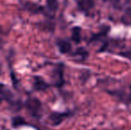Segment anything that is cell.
<instances>
[{
  "label": "cell",
  "instance_id": "cell-2",
  "mask_svg": "<svg viewBox=\"0 0 131 130\" xmlns=\"http://www.w3.org/2000/svg\"><path fill=\"white\" fill-rule=\"evenodd\" d=\"M57 45L59 47V50L62 54H68L71 50V45L70 42L63 39H59L57 41Z\"/></svg>",
  "mask_w": 131,
  "mask_h": 130
},
{
  "label": "cell",
  "instance_id": "cell-1",
  "mask_svg": "<svg viewBox=\"0 0 131 130\" xmlns=\"http://www.w3.org/2000/svg\"><path fill=\"white\" fill-rule=\"evenodd\" d=\"M27 109L33 116H38L41 110V103L37 98H29L26 102Z\"/></svg>",
  "mask_w": 131,
  "mask_h": 130
},
{
  "label": "cell",
  "instance_id": "cell-3",
  "mask_svg": "<svg viewBox=\"0 0 131 130\" xmlns=\"http://www.w3.org/2000/svg\"><path fill=\"white\" fill-rule=\"evenodd\" d=\"M47 87H48V86H47V84L45 82V80L40 78L39 77L35 78L34 87L37 89V90H45V89H47Z\"/></svg>",
  "mask_w": 131,
  "mask_h": 130
},
{
  "label": "cell",
  "instance_id": "cell-4",
  "mask_svg": "<svg viewBox=\"0 0 131 130\" xmlns=\"http://www.w3.org/2000/svg\"><path fill=\"white\" fill-rule=\"evenodd\" d=\"M80 33H81L80 28H79V27H75V28H73L71 38H72V40L75 42V43H79V41H80V39H81Z\"/></svg>",
  "mask_w": 131,
  "mask_h": 130
},
{
  "label": "cell",
  "instance_id": "cell-5",
  "mask_svg": "<svg viewBox=\"0 0 131 130\" xmlns=\"http://www.w3.org/2000/svg\"><path fill=\"white\" fill-rule=\"evenodd\" d=\"M64 116H65V115L61 114V113H53V114L50 116V120L53 124L57 125V124L61 123V122L62 121Z\"/></svg>",
  "mask_w": 131,
  "mask_h": 130
},
{
  "label": "cell",
  "instance_id": "cell-6",
  "mask_svg": "<svg viewBox=\"0 0 131 130\" xmlns=\"http://www.w3.org/2000/svg\"><path fill=\"white\" fill-rule=\"evenodd\" d=\"M47 6L50 12L55 13L58 9V2H57V0H47Z\"/></svg>",
  "mask_w": 131,
  "mask_h": 130
},
{
  "label": "cell",
  "instance_id": "cell-7",
  "mask_svg": "<svg viewBox=\"0 0 131 130\" xmlns=\"http://www.w3.org/2000/svg\"><path fill=\"white\" fill-rule=\"evenodd\" d=\"M93 0H81L79 3V5L84 11H88V9H90V7L93 6Z\"/></svg>",
  "mask_w": 131,
  "mask_h": 130
}]
</instances>
